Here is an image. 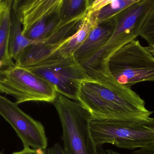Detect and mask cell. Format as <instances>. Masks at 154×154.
I'll return each instance as SVG.
<instances>
[{"label":"cell","mask_w":154,"mask_h":154,"mask_svg":"<svg viewBox=\"0 0 154 154\" xmlns=\"http://www.w3.org/2000/svg\"><path fill=\"white\" fill-rule=\"evenodd\" d=\"M78 101L93 119L139 122L146 120L152 114L136 92L110 74L84 79L80 85Z\"/></svg>","instance_id":"1"},{"label":"cell","mask_w":154,"mask_h":154,"mask_svg":"<svg viewBox=\"0 0 154 154\" xmlns=\"http://www.w3.org/2000/svg\"><path fill=\"white\" fill-rule=\"evenodd\" d=\"M154 5V0H137L114 17L112 34L104 47L82 67L89 77L110 74L108 62L120 48L140 36L146 20Z\"/></svg>","instance_id":"2"},{"label":"cell","mask_w":154,"mask_h":154,"mask_svg":"<svg viewBox=\"0 0 154 154\" xmlns=\"http://www.w3.org/2000/svg\"><path fill=\"white\" fill-rule=\"evenodd\" d=\"M52 104L62 126L65 154H97L89 127L91 117L78 101L57 93Z\"/></svg>","instance_id":"3"},{"label":"cell","mask_w":154,"mask_h":154,"mask_svg":"<svg viewBox=\"0 0 154 154\" xmlns=\"http://www.w3.org/2000/svg\"><path fill=\"white\" fill-rule=\"evenodd\" d=\"M90 130L97 146L110 144L128 150L154 143V118L139 122L91 118Z\"/></svg>","instance_id":"4"},{"label":"cell","mask_w":154,"mask_h":154,"mask_svg":"<svg viewBox=\"0 0 154 154\" xmlns=\"http://www.w3.org/2000/svg\"><path fill=\"white\" fill-rule=\"evenodd\" d=\"M62 0H14L12 11L22 25L23 34L44 42L59 27Z\"/></svg>","instance_id":"5"},{"label":"cell","mask_w":154,"mask_h":154,"mask_svg":"<svg viewBox=\"0 0 154 154\" xmlns=\"http://www.w3.org/2000/svg\"><path fill=\"white\" fill-rule=\"evenodd\" d=\"M110 75L120 84L131 88L142 81H154V57L135 40L116 52L109 58Z\"/></svg>","instance_id":"6"},{"label":"cell","mask_w":154,"mask_h":154,"mask_svg":"<svg viewBox=\"0 0 154 154\" xmlns=\"http://www.w3.org/2000/svg\"><path fill=\"white\" fill-rule=\"evenodd\" d=\"M23 68L49 82L59 94L76 101L81 83L88 77L74 56L51 54L36 65Z\"/></svg>","instance_id":"7"},{"label":"cell","mask_w":154,"mask_h":154,"mask_svg":"<svg viewBox=\"0 0 154 154\" xmlns=\"http://www.w3.org/2000/svg\"><path fill=\"white\" fill-rule=\"evenodd\" d=\"M0 93L11 96L19 105L29 101L52 103L57 92L47 80L14 64L0 70Z\"/></svg>","instance_id":"8"},{"label":"cell","mask_w":154,"mask_h":154,"mask_svg":"<svg viewBox=\"0 0 154 154\" xmlns=\"http://www.w3.org/2000/svg\"><path fill=\"white\" fill-rule=\"evenodd\" d=\"M0 115L13 127L24 148L46 149L48 139L42 124L0 93Z\"/></svg>","instance_id":"9"},{"label":"cell","mask_w":154,"mask_h":154,"mask_svg":"<svg viewBox=\"0 0 154 154\" xmlns=\"http://www.w3.org/2000/svg\"><path fill=\"white\" fill-rule=\"evenodd\" d=\"M114 17L110 20L96 24L87 38L74 54L77 62L82 66L106 44L114 30Z\"/></svg>","instance_id":"10"},{"label":"cell","mask_w":154,"mask_h":154,"mask_svg":"<svg viewBox=\"0 0 154 154\" xmlns=\"http://www.w3.org/2000/svg\"><path fill=\"white\" fill-rule=\"evenodd\" d=\"M95 24L94 16L89 11L82 20L76 32L63 42L53 54L56 53L66 58L74 56V53L84 42Z\"/></svg>","instance_id":"11"},{"label":"cell","mask_w":154,"mask_h":154,"mask_svg":"<svg viewBox=\"0 0 154 154\" xmlns=\"http://www.w3.org/2000/svg\"><path fill=\"white\" fill-rule=\"evenodd\" d=\"M137 0H96L91 1L89 11L92 14L96 24L110 20Z\"/></svg>","instance_id":"12"},{"label":"cell","mask_w":154,"mask_h":154,"mask_svg":"<svg viewBox=\"0 0 154 154\" xmlns=\"http://www.w3.org/2000/svg\"><path fill=\"white\" fill-rule=\"evenodd\" d=\"M12 2L13 0H5L4 10L0 23V70L14 64L9 54Z\"/></svg>","instance_id":"13"},{"label":"cell","mask_w":154,"mask_h":154,"mask_svg":"<svg viewBox=\"0 0 154 154\" xmlns=\"http://www.w3.org/2000/svg\"><path fill=\"white\" fill-rule=\"evenodd\" d=\"M39 42H42L31 40L23 35L21 24L18 17L12 11L9 43L10 58L15 60L26 48Z\"/></svg>","instance_id":"14"},{"label":"cell","mask_w":154,"mask_h":154,"mask_svg":"<svg viewBox=\"0 0 154 154\" xmlns=\"http://www.w3.org/2000/svg\"><path fill=\"white\" fill-rule=\"evenodd\" d=\"M91 2V0H62L59 27L83 20L89 10Z\"/></svg>","instance_id":"15"},{"label":"cell","mask_w":154,"mask_h":154,"mask_svg":"<svg viewBox=\"0 0 154 154\" xmlns=\"http://www.w3.org/2000/svg\"><path fill=\"white\" fill-rule=\"evenodd\" d=\"M13 154H48L46 149H33L30 147L24 148L20 152H14Z\"/></svg>","instance_id":"16"},{"label":"cell","mask_w":154,"mask_h":154,"mask_svg":"<svg viewBox=\"0 0 154 154\" xmlns=\"http://www.w3.org/2000/svg\"><path fill=\"white\" fill-rule=\"evenodd\" d=\"M118 154H120L118 153ZM128 154H154V143L133 151Z\"/></svg>","instance_id":"17"},{"label":"cell","mask_w":154,"mask_h":154,"mask_svg":"<svg viewBox=\"0 0 154 154\" xmlns=\"http://www.w3.org/2000/svg\"><path fill=\"white\" fill-rule=\"evenodd\" d=\"M48 154H65L64 149L58 143L55 144L53 146L47 151Z\"/></svg>","instance_id":"18"},{"label":"cell","mask_w":154,"mask_h":154,"mask_svg":"<svg viewBox=\"0 0 154 154\" xmlns=\"http://www.w3.org/2000/svg\"><path fill=\"white\" fill-rule=\"evenodd\" d=\"M97 154H118V152L111 150L103 149L102 146L97 147Z\"/></svg>","instance_id":"19"},{"label":"cell","mask_w":154,"mask_h":154,"mask_svg":"<svg viewBox=\"0 0 154 154\" xmlns=\"http://www.w3.org/2000/svg\"><path fill=\"white\" fill-rule=\"evenodd\" d=\"M5 5V0H0V23L2 20Z\"/></svg>","instance_id":"20"},{"label":"cell","mask_w":154,"mask_h":154,"mask_svg":"<svg viewBox=\"0 0 154 154\" xmlns=\"http://www.w3.org/2000/svg\"><path fill=\"white\" fill-rule=\"evenodd\" d=\"M0 154H4L3 153H2V152H0Z\"/></svg>","instance_id":"21"}]
</instances>
